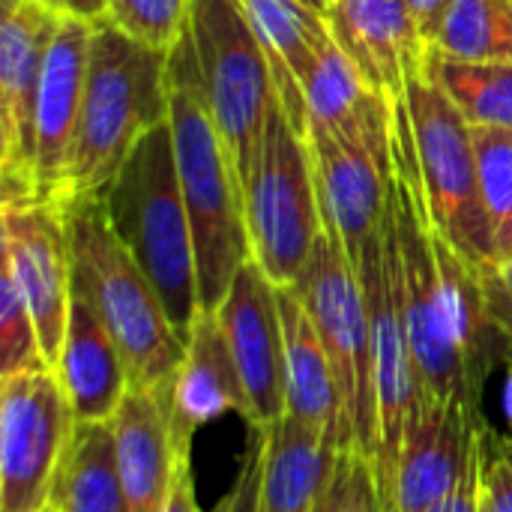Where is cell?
I'll return each mask as SVG.
<instances>
[{"instance_id":"1","label":"cell","mask_w":512,"mask_h":512,"mask_svg":"<svg viewBox=\"0 0 512 512\" xmlns=\"http://www.w3.org/2000/svg\"><path fill=\"white\" fill-rule=\"evenodd\" d=\"M168 99L177 174L195 237L201 312L216 315L234 276L252 258V246L243 183L210 114L189 30L168 51Z\"/></svg>"},{"instance_id":"2","label":"cell","mask_w":512,"mask_h":512,"mask_svg":"<svg viewBox=\"0 0 512 512\" xmlns=\"http://www.w3.org/2000/svg\"><path fill=\"white\" fill-rule=\"evenodd\" d=\"M72 249V294L87 300L114 336L135 390L168 396L186 357V342L108 222L102 195L75 198L66 207Z\"/></svg>"},{"instance_id":"3","label":"cell","mask_w":512,"mask_h":512,"mask_svg":"<svg viewBox=\"0 0 512 512\" xmlns=\"http://www.w3.org/2000/svg\"><path fill=\"white\" fill-rule=\"evenodd\" d=\"M102 204L111 228L156 288L171 327L189 342L201 318L198 261L168 123L150 129L135 144L102 189Z\"/></svg>"},{"instance_id":"4","label":"cell","mask_w":512,"mask_h":512,"mask_svg":"<svg viewBox=\"0 0 512 512\" xmlns=\"http://www.w3.org/2000/svg\"><path fill=\"white\" fill-rule=\"evenodd\" d=\"M168 51L126 36L111 18L93 21L81 120L69 168V204L102 195L135 144L168 123Z\"/></svg>"},{"instance_id":"5","label":"cell","mask_w":512,"mask_h":512,"mask_svg":"<svg viewBox=\"0 0 512 512\" xmlns=\"http://www.w3.org/2000/svg\"><path fill=\"white\" fill-rule=\"evenodd\" d=\"M252 261L276 288H294L324 231L309 141L276 99L261 153L243 186Z\"/></svg>"},{"instance_id":"6","label":"cell","mask_w":512,"mask_h":512,"mask_svg":"<svg viewBox=\"0 0 512 512\" xmlns=\"http://www.w3.org/2000/svg\"><path fill=\"white\" fill-rule=\"evenodd\" d=\"M186 30L210 114L246 186L261 153L270 108L279 99L270 60L237 0H192Z\"/></svg>"},{"instance_id":"7","label":"cell","mask_w":512,"mask_h":512,"mask_svg":"<svg viewBox=\"0 0 512 512\" xmlns=\"http://www.w3.org/2000/svg\"><path fill=\"white\" fill-rule=\"evenodd\" d=\"M405 105L432 228L477 270L501 267L483 204L471 123L426 75L408 84Z\"/></svg>"},{"instance_id":"8","label":"cell","mask_w":512,"mask_h":512,"mask_svg":"<svg viewBox=\"0 0 512 512\" xmlns=\"http://www.w3.org/2000/svg\"><path fill=\"white\" fill-rule=\"evenodd\" d=\"M324 222L357 267L381 231L393 183V102L372 93L342 129L306 132Z\"/></svg>"},{"instance_id":"9","label":"cell","mask_w":512,"mask_h":512,"mask_svg":"<svg viewBox=\"0 0 512 512\" xmlns=\"http://www.w3.org/2000/svg\"><path fill=\"white\" fill-rule=\"evenodd\" d=\"M357 276L363 285L369 333H372V375H375V414H378L375 474H378V489H381L384 510H387L405 432L426 396L417 363H414V351L408 342L405 312H402L399 243H396V228L390 216V201H387L381 231L363 249Z\"/></svg>"},{"instance_id":"10","label":"cell","mask_w":512,"mask_h":512,"mask_svg":"<svg viewBox=\"0 0 512 512\" xmlns=\"http://www.w3.org/2000/svg\"><path fill=\"white\" fill-rule=\"evenodd\" d=\"M303 300L324 351L333 363L357 447L375 462L378 453V414H375V375H372V333L369 312L357 267L351 264L339 234L324 222L312 258L294 285Z\"/></svg>"},{"instance_id":"11","label":"cell","mask_w":512,"mask_h":512,"mask_svg":"<svg viewBox=\"0 0 512 512\" xmlns=\"http://www.w3.org/2000/svg\"><path fill=\"white\" fill-rule=\"evenodd\" d=\"M75 414L54 369L0 384V512H45L75 432Z\"/></svg>"},{"instance_id":"12","label":"cell","mask_w":512,"mask_h":512,"mask_svg":"<svg viewBox=\"0 0 512 512\" xmlns=\"http://www.w3.org/2000/svg\"><path fill=\"white\" fill-rule=\"evenodd\" d=\"M0 225L3 270L12 276L21 300L27 303L42 354L54 369L72 306V249L66 207L39 195L3 198Z\"/></svg>"},{"instance_id":"13","label":"cell","mask_w":512,"mask_h":512,"mask_svg":"<svg viewBox=\"0 0 512 512\" xmlns=\"http://www.w3.org/2000/svg\"><path fill=\"white\" fill-rule=\"evenodd\" d=\"M60 15L45 0H3L0 24V174L3 198L36 195V102Z\"/></svg>"},{"instance_id":"14","label":"cell","mask_w":512,"mask_h":512,"mask_svg":"<svg viewBox=\"0 0 512 512\" xmlns=\"http://www.w3.org/2000/svg\"><path fill=\"white\" fill-rule=\"evenodd\" d=\"M219 324L243 378L252 420L267 429L285 417V345L276 285L249 258L219 306Z\"/></svg>"},{"instance_id":"15","label":"cell","mask_w":512,"mask_h":512,"mask_svg":"<svg viewBox=\"0 0 512 512\" xmlns=\"http://www.w3.org/2000/svg\"><path fill=\"white\" fill-rule=\"evenodd\" d=\"M483 429V417L471 414L465 405L426 393L405 432L387 512L438 507L465 477Z\"/></svg>"},{"instance_id":"16","label":"cell","mask_w":512,"mask_h":512,"mask_svg":"<svg viewBox=\"0 0 512 512\" xmlns=\"http://www.w3.org/2000/svg\"><path fill=\"white\" fill-rule=\"evenodd\" d=\"M93 21L60 15L36 102V195L69 207V168L81 120Z\"/></svg>"},{"instance_id":"17","label":"cell","mask_w":512,"mask_h":512,"mask_svg":"<svg viewBox=\"0 0 512 512\" xmlns=\"http://www.w3.org/2000/svg\"><path fill=\"white\" fill-rule=\"evenodd\" d=\"M327 24L363 81L390 102H405L408 84L426 75L429 45L405 0H333Z\"/></svg>"},{"instance_id":"18","label":"cell","mask_w":512,"mask_h":512,"mask_svg":"<svg viewBox=\"0 0 512 512\" xmlns=\"http://www.w3.org/2000/svg\"><path fill=\"white\" fill-rule=\"evenodd\" d=\"M285 345V417L318 432L327 450L357 447L324 342L294 288H276Z\"/></svg>"},{"instance_id":"19","label":"cell","mask_w":512,"mask_h":512,"mask_svg":"<svg viewBox=\"0 0 512 512\" xmlns=\"http://www.w3.org/2000/svg\"><path fill=\"white\" fill-rule=\"evenodd\" d=\"M225 414L252 420L249 396L219 315L201 312L171 390V441L177 456H192V438Z\"/></svg>"},{"instance_id":"20","label":"cell","mask_w":512,"mask_h":512,"mask_svg":"<svg viewBox=\"0 0 512 512\" xmlns=\"http://www.w3.org/2000/svg\"><path fill=\"white\" fill-rule=\"evenodd\" d=\"M111 432L132 512H165L180 462L171 441V399L132 387L111 420Z\"/></svg>"},{"instance_id":"21","label":"cell","mask_w":512,"mask_h":512,"mask_svg":"<svg viewBox=\"0 0 512 512\" xmlns=\"http://www.w3.org/2000/svg\"><path fill=\"white\" fill-rule=\"evenodd\" d=\"M54 372L72 405L75 423H111L132 390L129 369L114 336L78 294H72L69 324Z\"/></svg>"},{"instance_id":"22","label":"cell","mask_w":512,"mask_h":512,"mask_svg":"<svg viewBox=\"0 0 512 512\" xmlns=\"http://www.w3.org/2000/svg\"><path fill=\"white\" fill-rule=\"evenodd\" d=\"M246 12L273 69L276 93L294 129L306 138V99L303 84L333 39L327 15L303 0H237Z\"/></svg>"},{"instance_id":"23","label":"cell","mask_w":512,"mask_h":512,"mask_svg":"<svg viewBox=\"0 0 512 512\" xmlns=\"http://www.w3.org/2000/svg\"><path fill=\"white\" fill-rule=\"evenodd\" d=\"M333 450L303 423L282 417L264 429V474L258 512H312Z\"/></svg>"},{"instance_id":"24","label":"cell","mask_w":512,"mask_h":512,"mask_svg":"<svg viewBox=\"0 0 512 512\" xmlns=\"http://www.w3.org/2000/svg\"><path fill=\"white\" fill-rule=\"evenodd\" d=\"M51 507L57 512H132L114 456L111 423H78L63 453Z\"/></svg>"},{"instance_id":"25","label":"cell","mask_w":512,"mask_h":512,"mask_svg":"<svg viewBox=\"0 0 512 512\" xmlns=\"http://www.w3.org/2000/svg\"><path fill=\"white\" fill-rule=\"evenodd\" d=\"M426 78L462 111L471 126L512 129V63L459 60L429 48Z\"/></svg>"},{"instance_id":"26","label":"cell","mask_w":512,"mask_h":512,"mask_svg":"<svg viewBox=\"0 0 512 512\" xmlns=\"http://www.w3.org/2000/svg\"><path fill=\"white\" fill-rule=\"evenodd\" d=\"M432 51L512 63V0H453Z\"/></svg>"},{"instance_id":"27","label":"cell","mask_w":512,"mask_h":512,"mask_svg":"<svg viewBox=\"0 0 512 512\" xmlns=\"http://www.w3.org/2000/svg\"><path fill=\"white\" fill-rule=\"evenodd\" d=\"M375 90L363 81L357 66L348 60V54L339 48L336 39L327 42L321 51L318 66L303 84L306 99V132L309 129H342L354 120V114L363 108V102Z\"/></svg>"},{"instance_id":"28","label":"cell","mask_w":512,"mask_h":512,"mask_svg":"<svg viewBox=\"0 0 512 512\" xmlns=\"http://www.w3.org/2000/svg\"><path fill=\"white\" fill-rule=\"evenodd\" d=\"M480 162V189L498 261L512 258V129L471 126Z\"/></svg>"},{"instance_id":"29","label":"cell","mask_w":512,"mask_h":512,"mask_svg":"<svg viewBox=\"0 0 512 512\" xmlns=\"http://www.w3.org/2000/svg\"><path fill=\"white\" fill-rule=\"evenodd\" d=\"M312 512H387L378 489L375 462L360 447L333 450Z\"/></svg>"},{"instance_id":"30","label":"cell","mask_w":512,"mask_h":512,"mask_svg":"<svg viewBox=\"0 0 512 512\" xmlns=\"http://www.w3.org/2000/svg\"><path fill=\"white\" fill-rule=\"evenodd\" d=\"M42 369L51 366L42 354L33 315L21 300L12 276L0 267V378Z\"/></svg>"},{"instance_id":"31","label":"cell","mask_w":512,"mask_h":512,"mask_svg":"<svg viewBox=\"0 0 512 512\" xmlns=\"http://www.w3.org/2000/svg\"><path fill=\"white\" fill-rule=\"evenodd\" d=\"M192 0H108V15L135 42L171 51L189 27Z\"/></svg>"},{"instance_id":"32","label":"cell","mask_w":512,"mask_h":512,"mask_svg":"<svg viewBox=\"0 0 512 512\" xmlns=\"http://www.w3.org/2000/svg\"><path fill=\"white\" fill-rule=\"evenodd\" d=\"M483 507L486 512H512V438H498L492 429H486Z\"/></svg>"},{"instance_id":"33","label":"cell","mask_w":512,"mask_h":512,"mask_svg":"<svg viewBox=\"0 0 512 512\" xmlns=\"http://www.w3.org/2000/svg\"><path fill=\"white\" fill-rule=\"evenodd\" d=\"M261 474H264V429L249 426V450L243 456V468L216 512H258Z\"/></svg>"},{"instance_id":"34","label":"cell","mask_w":512,"mask_h":512,"mask_svg":"<svg viewBox=\"0 0 512 512\" xmlns=\"http://www.w3.org/2000/svg\"><path fill=\"white\" fill-rule=\"evenodd\" d=\"M489 429V426H486ZM486 429L477 441L474 459L465 471V477L459 480V486L429 512H480L483 510V459H486Z\"/></svg>"},{"instance_id":"35","label":"cell","mask_w":512,"mask_h":512,"mask_svg":"<svg viewBox=\"0 0 512 512\" xmlns=\"http://www.w3.org/2000/svg\"><path fill=\"white\" fill-rule=\"evenodd\" d=\"M405 6H408L411 18H414L420 36H423V42L432 48L435 36L441 30V21H444L447 9L453 6V0H405Z\"/></svg>"},{"instance_id":"36","label":"cell","mask_w":512,"mask_h":512,"mask_svg":"<svg viewBox=\"0 0 512 512\" xmlns=\"http://www.w3.org/2000/svg\"><path fill=\"white\" fill-rule=\"evenodd\" d=\"M165 512H204L195 495V474H192V456H180L177 462V477L171 498L165 504Z\"/></svg>"},{"instance_id":"37","label":"cell","mask_w":512,"mask_h":512,"mask_svg":"<svg viewBox=\"0 0 512 512\" xmlns=\"http://www.w3.org/2000/svg\"><path fill=\"white\" fill-rule=\"evenodd\" d=\"M57 15L81 18V21H99L108 15V0H45Z\"/></svg>"},{"instance_id":"38","label":"cell","mask_w":512,"mask_h":512,"mask_svg":"<svg viewBox=\"0 0 512 512\" xmlns=\"http://www.w3.org/2000/svg\"><path fill=\"white\" fill-rule=\"evenodd\" d=\"M504 417H507L512 438V354L507 357V378H504Z\"/></svg>"},{"instance_id":"39","label":"cell","mask_w":512,"mask_h":512,"mask_svg":"<svg viewBox=\"0 0 512 512\" xmlns=\"http://www.w3.org/2000/svg\"><path fill=\"white\" fill-rule=\"evenodd\" d=\"M501 276H504V285H507V291H510V300H512V258L501 264Z\"/></svg>"},{"instance_id":"40","label":"cell","mask_w":512,"mask_h":512,"mask_svg":"<svg viewBox=\"0 0 512 512\" xmlns=\"http://www.w3.org/2000/svg\"><path fill=\"white\" fill-rule=\"evenodd\" d=\"M306 6H312L315 12H321V15H327V9H330V0H303Z\"/></svg>"},{"instance_id":"41","label":"cell","mask_w":512,"mask_h":512,"mask_svg":"<svg viewBox=\"0 0 512 512\" xmlns=\"http://www.w3.org/2000/svg\"><path fill=\"white\" fill-rule=\"evenodd\" d=\"M45 512H57V510H54V507H48V510H45Z\"/></svg>"},{"instance_id":"42","label":"cell","mask_w":512,"mask_h":512,"mask_svg":"<svg viewBox=\"0 0 512 512\" xmlns=\"http://www.w3.org/2000/svg\"><path fill=\"white\" fill-rule=\"evenodd\" d=\"M480 512H486V507H483V510H480Z\"/></svg>"},{"instance_id":"43","label":"cell","mask_w":512,"mask_h":512,"mask_svg":"<svg viewBox=\"0 0 512 512\" xmlns=\"http://www.w3.org/2000/svg\"><path fill=\"white\" fill-rule=\"evenodd\" d=\"M330 3H333V0H330Z\"/></svg>"}]
</instances>
